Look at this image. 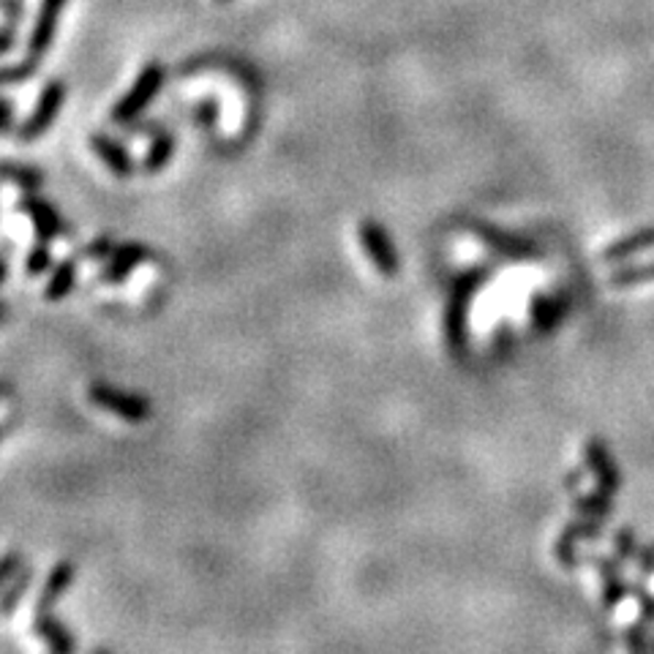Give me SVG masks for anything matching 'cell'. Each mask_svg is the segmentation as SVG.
<instances>
[{"label": "cell", "instance_id": "1", "mask_svg": "<svg viewBox=\"0 0 654 654\" xmlns=\"http://www.w3.org/2000/svg\"><path fill=\"white\" fill-rule=\"evenodd\" d=\"M491 270H469V274H461L453 283V294L448 300V309H444V341H448V350L453 352L455 357L467 352V317H469V300L472 294L489 281Z\"/></svg>", "mask_w": 654, "mask_h": 654}, {"label": "cell", "instance_id": "2", "mask_svg": "<svg viewBox=\"0 0 654 654\" xmlns=\"http://www.w3.org/2000/svg\"><path fill=\"white\" fill-rule=\"evenodd\" d=\"M161 85H164V66L159 61L144 63L140 77L135 79L126 96L115 104L112 120L118 126H131L137 118L148 109V104L153 101L156 96L161 94Z\"/></svg>", "mask_w": 654, "mask_h": 654}, {"label": "cell", "instance_id": "3", "mask_svg": "<svg viewBox=\"0 0 654 654\" xmlns=\"http://www.w3.org/2000/svg\"><path fill=\"white\" fill-rule=\"evenodd\" d=\"M66 94H68L66 83H61V79H50V83L44 85L42 94H39L33 112L28 115V120L20 126V131H17V140L33 142V140H39V137L47 135L50 126L55 124L57 115H61V107H63V101H66Z\"/></svg>", "mask_w": 654, "mask_h": 654}, {"label": "cell", "instance_id": "4", "mask_svg": "<svg viewBox=\"0 0 654 654\" xmlns=\"http://www.w3.org/2000/svg\"><path fill=\"white\" fill-rule=\"evenodd\" d=\"M88 398L101 407L104 412L118 415L120 420L126 422H144L150 418V401L148 398L137 396V393H126L120 387L112 385H90L88 387Z\"/></svg>", "mask_w": 654, "mask_h": 654}, {"label": "cell", "instance_id": "5", "mask_svg": "<svg viewBox=\"0 0 654 654\" xmlns=\"http://www.w3.org/2000/svg\"><path fill=\"white\" fill-rule=\"evenodd\" d=\"M361 243H363V251L368 254V259L374 262V268L379 270L385 279L398 276V268H401V265H398V251H396V246H393L387 229L382 227L379 222L366 218V222L361 224Z\"/></svg>", "mask_w": 654, "mask_h": 654}, {"label": "cell", "instance_id": "6", "mask_svg": "<svg viewBox=\"0 0 654 654\" xmlns=\"http://www.w3.org/2000/svg\"><path fill=\"white\" fill-rule=\"evenodd\" d=\"M66 6L68 0H42V3H39L36 22H33L31 39H28V52H31V57H36L39 61V57L47 55L52 42H55L57 20H61Z\"/></svg>", "mask_w": 654, "mask_h": 654}, {"label": "cell", "instance_id": "7", "mask_svg": "<svg viewBox=\"0 0 654 654\" xmlns=\"http://www.w3.org/2000/svg\"><path fill=\"white\" fill-rule=\"evenodd\" d=\"M20 211H25L28 216H31L33 229H36V240L52 243L57 235L66 233V224H63V218L57 216L55 207H52L50 202L33 196V191H28V196H22Z\"/></svg>", "mask_w": 654, "mask_h": 654}, {"label": "cell", "instance_id": "8", "mask_svg": "<svg viewBox=\"0 0 654 654\" xmlns=\"http://www.w3.org/2000/svg\"><path fill=\"white\" fill-rule=\"evenodd\" d=\"M148 259V251L140 243H126V246H115V251L104 259V268L98 274V281L104 283H120L131 276Z\"/></svg>", "mask_w": 654, "mask_h": 654}, {"label": "cell", "instance_id": "9", "mask_svg": "<svg viewBox=\"0 0 654 654\" xmlns=\"http://www.w3.org/2000/svg\"><path fill=\"white\" fill-rule=\"evenodd\" d=\"M90 148H94L98 161H101L104 167H109V172H115L120 181L135 175V161H131V153L118 140H112V137L107 135H94L90 137Z\"/></svg>", "mask_w": 654, "mask_h": 654}, {"label": "cell", "instance_id": "10", "mask_svg": "<svg viewBox=\"0 0 654 654\" xmlns=\"http://www.w3.org/2000/svg\"><path fill=\"white\" fill-rule=\"evenodd\" d=\"M583 455H587V469L598 478L600 489L608 491V494H613V491L619 489V469L611 461V455H608L603 439L598 437L589 439L587 448H583Z\"/></svg>", "mask_w": 654, "mask_h": 654}, {"label": "cell", "instance_id": "11", "mask_svg": "<svg viewBox=\"0 0 654 654\" xmlns=\"http://www.w3.org/2000/svg\"><path fill=\"white\" fill-rule=\"evenodd\" d=\"M74 572L77 570H74L72 561H57V565L52 567L50 578L44 581L42 594H39V600H36V617L39 613H50L52 605H55L57 600L66 594V589L72 587V581H74Z\"/></svg>", "mask_w": 654, "mask_h": 654}, {"label": "cell", "instance_id": "12", "mask_svg": "<svg viewBox=\"0 0 654 654\" xmlns=\"http://www.w3.org/2000/svg\"><path fill=\"white\" fill-rule=\"evenodd\" d=\"M598 535H600V524L594 518H587L583 524H567V529L559 535L554 554H557V559L567 567V570H570V567H576V561H578L576 559V543L589 540V537H598Z\"/></svg>", "mask_w": 654, "mask_h": 654}, {"label": "cell", "instance_id": "13", "mask_svg": "<svg viewBox=\"0 0 654 654\" xmlns=\"http://www.w3.org/2000/svg\"><path fill=\"white\" fill-rule=\"evenodd\" d=\"M646 248H654V227H646L633 235L619 237L617 243H611V246L605 248L603 259L605 262H622V259H630L633 254L646 251Z\"/></svg>", "mask_w": 654, "mask_h": 654}, {"label": "cell", "instance_id": "14", "mask_svg": "<svg viewBox=\"0 0 654 654\" xmlns=\"http://www.w3.org/2000/svg\"><path fill=\"white\" fill-rule=\"evenodd\" d=\"M33 630H36L39 639L47 641L52 652L57 654L74 652V639L68 635V630L63 628L55 617H50V613H39L36 622H33Z\"/></svg>", "mask_w": 654, "mask_h": 654}, {"label": "cell", "instance_id": "15", "mask_svg": "<svg viewBox=\"0 0 654 654\" xmlns=\"http://www.w3.org/2000/svg\"><path fill=\"white\" fill-rule=\"evenodd\" d=\"M469 227H472L474 235H480L489 246H494L496 251L507 254V257H526V254H535V248H532L529 243L518 240V237H511V235H500L494 227H489V224H469Z\"/></svg>", "mask_w": 654, "mask_h": 654}, {"label": "cell", "instance_id": "16", "mask_svg": "<svg viewBox=\"0 0 654 654\" xmlns=\"http://www.w3.org/2000/svg\"><path fill=\"white\" fill-rule=\"evenodd\" d=\"M74 283H77V257H68L63 259L55 268V274H52L47 289H44V298H47L50 303H57V300H63L66 294H72Z\"/></svg>", "mask_w": 654, "mask_h": 654}, {"label": "cell", "instance_id": "17", "mask_svg": "<svg viewBox=\"0 0 654 654\" xmlns=\"http://www.w3.org/2000/svg\"><path fill=\"white\" fill-rule=\"evenodd\" d=\"M592 561L598 565L600 576H603V605L605 608H617L619 603H622L624 594H628V587H624V581H622V576H619L617 565H613V561H608V559H600V557H594Z\"/></svg>", "mask_w": 654, "mask_h": 654}, {"label": "cell", "instance_id": "18", "mask_svg": "<svg viewBox=\"0 0 654 654\" xmlns=\"http://www.w3.org/2000/svg\"><path fill=\"white\" fill-rule=\"evenodd\" d=\"M175 137L170 135V131H159L156 135L153 144H150L148 156H144V172H159L164 170L167 164H170V159L175 156Z\"/></svg>", "mask_w": 654, "mask_h": 654}, {"label": "cell", "instance_id": "19", "mask_svg": "<svg viewBox=\"0 0 654 654\" xmlns=\"http://www.w3.org/2000/svg\"><path fill=\"white\" fill-rule=\"evenodd\" d=\"M0 181L14 183L22 191H39L44 183V175L33 167H17V164H0Z\"/></svg>", "mask_w": 654, "mask_h": 654}, {"label": "cell", "instance_id": "20", "mask_svg": "<svg viewBox=\"0 0 654 654\" xmlns=\"http://www.w3.org/2000/svg\"><path fill=\"white\" fill-rule=\"evenodd\" d=\"M654 281V262H644V265H633V268H619L617 274L608 279V287L613 289H630V287H641V283Z\"/></svg>", "mask_w": 654, "mask_h": 654}, {"label": "cell", "instance_id": "21", "mask_svg": "<svg viewBox=\"0 0 654 654\" xmlns=\"http://www.w3.org/2000/svg\"><path fill=\"white\" fill-rule=\"evenodd\" d=\"M611 496H613V494H608V491H603V489H600V485H598V491H592V494L578 496V502H576V513H581L583 518H594V521H600V518H603V515L611 513Z\"/></svg>", "mask_w": 654, "mask_h": 654}, {"label": "cell", "instance_id": "22", "mask_svg": "<svg viewBox=\"0 0 654 654\" xmlns=\"http://www.w3.org/2000/svg\"><path fill=\"white\" fill-rule=\"evenodd\" d=\"M28 583H31V570H22V576L14 578V581L9 583V589L0 592V617L9 619L11 613L17 611V605H20V600L25 598L28 592Z\"/></svg>", "mask_w": 654, "mask_h": 654}, {"label": "cell", "instance_id": "23", "mask_svg": "<svg viewBox=\"0 0 654 654\" xmlns=\"http://www.w3.org/2000/svg\"><path fill=\"white\" fill-rule=\"evenodd\" d=\"M36 57H28V61H20V63H9V66H0V88H6V85H17V83H25V79H31L33 74H36Z\"/></svg>", "mask_w": 654, "mask_h": 654}, {"label": "cell", "instance_id": "24", "mask_svg": "<svg viewBox=\"0 0 654 654\" xmlns=\"http://www.w3.org/2000/svg\"><path fill=\"white\" fill-rule=\"evenodd\" d=\"M50 262H52V254H50L47 243L39 240V246L33 248L31 254H28V274H31V276H42L44 270L50 268Z\"/></svg>", "mask_w": 654, "mask_h": 654}, {"label": "cell", "instance_id": "25", "mask_svg": "<svg viewBox=\"0 0 654 654\" xmlns=\"http://www.w3.org/2000/svg\"><path fill=\"white\" fill-rule=\"evenodd\" d=\"M115 251V243L112 237H98L96 243H90V246H85L83 251H79V257H88V259H107L109 254Z\"/></svg>", "mask_w": 654, "mask_h": 654}, {"label": "cell", "instance_id": "26", "mask_svg": "<svg viewBox=\"0 0 654 654\" xmlns=\"http://www.w3.org/2000/svg\"><path fill=\"white\" fill-rule=\"evenodd\" d=\"M11 129H14V104L0 96V137L11 135Z\"/></svg>", "mask_w": 654, "mask_h": 654}, {"label": "cell", "instance_id": "27", "mask_svg": "<svg viewBox=\"0 0 654 654\" xmlns=\"http://www.w3.org/2000/svg\"><path fill=\"white\" fill-rule=\"evenodd\" d=\"M17 570H20V557H17V554H6V557H0V587L9 583Z\"/></svg>", "mask_w": 654, "mask_h": 654}, {"label": "cell", "instance_id": "28", "mask_svg": "<svg viewBox=\"0 0 654 654\" xmlns=\"http://www.w3.org/2000/svg\"><path fill=\"white\" fill-rule=\"evenodd\" d=\"M14 44H17V31L9 22L6 28H0V55H9V52L14 50Z\"/></svg>", "mask_w": 654, "mask_h": 654}, {"label": "cell", "instance_id": "29", "mask_svg": "<svg viewBox=\"0 0 654 654\" xmlns=\"http://www.w3.org/2000/svg\"><path fill=\"white\" fill-rule=\"evenodd\" d=\"M617 548H619V557H633V551H635V540H633V535H630V532H619L617 535Z\"/></svg>", "mask_w": 654, "mask_h": 654}, {"label": "cell", "instance_id": "30", "mask_svg": "<svg viewBox=\"0 0 654 654\" xmlns=\"http://www.w3.org/2000/svg\"><path fill=\"white\" fill-rule=\"evenodd\" d=\"M635 594H639V603H641V611H644V617L652 619L654 617V598H652V594H646L641 587H635Z\"/></svg>", "mask_w": 654, "mask_h": 654}, {"label": "cell", "instance_id": "31", "mask_svg": "<svg viewBox=\"0 0 654 654\" xmlns=\"http://www.w3.org/2000/svg\"><path fill=\"white\" fill-rule=\"evenodd\" d=\"M641 570L654 572V548H646V551L641 554Z\"/></svg>", "mask_w": 654, "mask_h": 654}, {"label": "cell", "instance_id": "32", "mask_svg": "<svg viewBox=\"0 0 654 654\" xmlns=\"http://www.w3.org/2000/svg\"><path fill=\"white\" fill-rule=\"evenodd\" d=\"M6 276H9V259L0 257V283L6 281Z\"/></svg>", "mask_w": 654, "mask_h": 654}, {"label": "cell", "instance_id": "33", "mask_svg": "<svg viewBox=\"0 0 654 654\" xmlns=\"http://www.w3.org/2000/svg\"><path fill=\"white\" fill-rule=\"evenodd\" d=\"M0 317H3V303H0Z\"/></svg>", "mask_w": 654, "mask_h": 654}, {"label": "cell", "instance_id": "34", "mask_svg": "<svg viewBox=\"0 0 654 654\" xmlns=\"http://www.w3.org/2000/svg\"><path fill=\"white\" fill-rule=\"evenodd\" d=\"M218 3H229V0H218Z\"/></svg>", "mask_w": 654, "mask_h": 654}]
</instances>
